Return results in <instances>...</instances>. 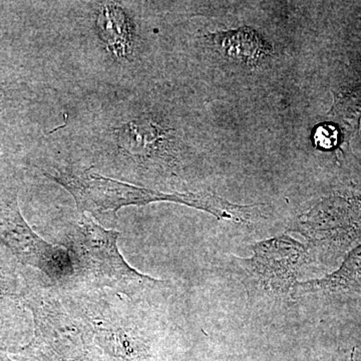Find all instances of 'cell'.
<instances>
[{
  "mask_svg": "<svg viewBox=\"0 0 361 361\" xmlns=\"http://www.w3.org/2000/svg\"><path fill=\"white\" fill-rule=\"evenodd\" d=\"M97 27L106 47L118 58L129 54L132 33L128 16L120 6L106 4L102 7L97 21Z\"/></svg>",
  "mask_w": 361,
  "mask_h": 361,
  "instance_id": "9c48e42d",
  "label": "cell"
},
{
  "mask_svg": "<svg viewBox=\"0 0 361 361\" xmlns=\"http://www.w3.org/2000/svg\"><path fill=\"white\" fill-rule=\"evenodd\" d=\"M332 92L334 103L330 115L341 123L344 135L351 137L361 121V51L351 58Z\"/></svg>",
  "mask_w": 361,
  "mask_h": 361,
  "instance_id": "52a82bcc",
  "label": "cell"
},
{
  "mask_svg": "<svg viewBox=\"0 0 361 361\" xmlns=\"http://www.w3.org/2000/svg\"><path fill=\"white\" fill-rule=\"evenodd\" d=\"M307 240L310 256L336 265L361 244V177L332 188L307 213L298 218L295 230Z\"/></svg>",
  "mask_w": 361,
  "mask_h": 361,
  "instance_id": "277c9868",
  "label": "cell"
},
{
  "mask_svg": "<svg viewBox=\"0 0 361 361\" xmlns=\"http://www.w3.org/2000/svg\"><path fill=\"white\" fill-rule=\"evenodd\" d=\"M18 282L13 270H11L8 263L0 256V316L2 317V311L4 302L9 298H13L18 292Z\"/></svg>",
  "mask_w": 361,
  "mask_h": 361,
  "instance_id": "7c38bea8",
  "label": "cell"
},
{
  "mask_svg": "<svg viewBox=\"0 0 361 361\" xmlns=\"http://www.w3.org/2000/svg\"><path fill=\"white\" fill-rule=\"evenodd\" d=\"M45 176L68 190L80 213L92 214L97 220L116 219L127 206H145L156 202H172L211 214L216 219L250 224L259 217L257 205H238L210 192L164 193L126 184L92 172L90 169L58 170Z\"/></svg>",
  "mask_w": 361,
  "mask_h": 361,
  "instance_id": "6da1fadb",
  "label": "cell"
},
{
  "mask_svg": "<svg viewBox=\"0 0 361 361\" xmlns=\"http://www.w3.org/2000/svg\"><path fill=\"white\" fill-rule=\"evenodd\" d=\"M210 39L226 58L245 65H258L272 52L267 40L249 26L211 33Z\"/></svg>",
  "mask_w": 361,
  "mask_h": 361,
  "instance_id": "ba28073f",
  "label": "cell"
},
{
  "mask_svg": "<svg viewBox=\"0 0 361 361\" xmlns=\"http://www.w3.org/2000/svg\"><path fill=\"white\" fill-rule=\"evenodd\" d=\"M0 241L23 264L32 266L51 279L70 274V254L39 237L27 224L18 205V186L11 180L0 179Z\"/></svg>",
  "mask_w": 361,
  "mask_h": 361,
  "instance_id": "5b68a950",
  "label": "cell"
},
{
  "mask_svg": "<svg viewBox=\"0 0 361 361\" xmlns=\"http://www.w3.org/2000/svg\"><path fill=\"white\" fill-rule=\"evenodd\" d=\"M9 97L8 94H7V90L4 85H0V115L4 113V111L6 110L7 106V104H8Z\"/></svg>",
  "mask_w": 361,
  "mask_h": 361,
  "instance_id": "4fadbf2b",
  "label": "cell"
},
{
  "mask_svg": "<svg viewBox=\"0 0 361 361\" xmlns=\"http://www.w3.org/2000/svg\"><path fill=\"white\" fill-rule=\"evenodd\" d=\"M252 252L249 258H234L248 303L271 310L295 302L299 272L310 259L307 245L280 235L257 242L252 245Z\"/></svg>",
  "mask_w": 361,
  "mask_h": 361,
  "instance_id": "3957f363",
  "label": "cell"
},
{
  "mask_svg": "<svg viewBox=\"0 0 361 361\" xmlns=\"http://www.w3.org/2000/svg\"><path fill=\"white\" fill-rule=\"evenodd\" d=\"M306 295L330 302L361 301V244L348 252L334 272L318 279L299 282L297 298Z\"/></svg>",
  "mask_w": 361,
  "mask_h": 361,
  "instance_id": "8992f818",
  "label": "cell"
},
{
  "mask_svg": "<svg viewBox=\"0 0 361 361\" xmlns=\"http://www.w3.org/2000/svg\"><path fill=\"white\" fill-rule=\"evenodd\" d=\"M120 232L106 230L82 214L70 239L73 286L92 290L109 288L130 299L167 287V282L137 272L126 262L118 247Z\"/></svg>",
  "mask_w": 361,
  "mask_h": 361,
  "instance_id": "7a4b0ae2",
  "label": "cell"
},
{
  "mask_svg": "<svg viewBox=\"0 0 361 361\" xmlns=\"http://www.w3.org/2000/svg\"><path fill=\"white\" fill-rule=\"evenodd\" d=\"M153 123L146 121H133L120 130L118 141L133 155L146 156L158 147L160 135Z\"/></svg>",
  "mask_w": 361,
  "mask_h": 361,
  "instance_id": "30bf717a",
  "label": "cell"
},
{
  "mask_svg": "<svg viewBox=\"0 0 361 361\" xmlns=\"http://www.w3.org/2000/svg\"><path fill=\"white\" fill-rule=\"evenodd\" d=\"M345 137L343 130L338 123H323L315 128L313 133V142L316 148L322 151H332L341 144Z\"/></svg>",
  "mask_w": 361,
  "mask_h": 361,
  "instance_id": "8fae6325",
  "label": "cell"
}]
</instances>
